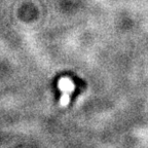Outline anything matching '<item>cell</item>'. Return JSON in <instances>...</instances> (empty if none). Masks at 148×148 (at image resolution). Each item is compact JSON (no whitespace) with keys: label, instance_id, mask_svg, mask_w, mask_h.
<instances>
[{"label":"cell","instance_id":"cell-1","mask_svg":"<svg viewBox=\"0 0 148 148\" xmlns=\"http://www.w3.org/2000/svg\"><path fill=\"white\" fill-rule=\"evenodd\" d=\"M59 86L63 90L64 95H69L74 88L73 83L70 80H68V79H61L60 83H59Z\"/></svg>","mask_w":148,"mask_h":148}]
</instances>
